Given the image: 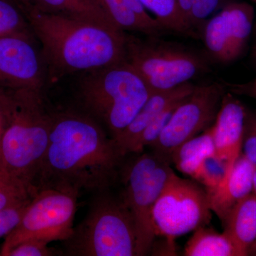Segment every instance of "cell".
<instances>
[{
	"mask_svg": "<svg viewBox=\"0 0 256 256\" xmlns=\"http://www.w3.org/2000/svg\"><path fill=\"white\" fill-rule=\"evenodd\" d=\"M126 158L92 118L72 106L52 107L50 142L35 188L78 196L111 190L120 180Z\"/></svg>",
	"mask_w": 256,
	"mask_h": 256,
	"instance_id": "6da1fadb",
	"label": "cell"
},
{
	"mask_svg": "<svg viewBox=\"0 0 256 256\" xmlns=\"http://www.w3.org/2000/svg\"><path fill=\"white\" fill-rule=\"evenodd\" d=\"M24 13L46 60L50 88L76 74L126 62L127 33L117 26L36 8Z\"/></svg>",
	"mask_w": 256,
	"mask_h": 256,
	"instance_id": "7a4b0ae2",
	"label": "cell"
},
{
	"mask_svg": "<svg viewBox=\"0 0 256 256\" xmlns=\"http://www.w3.org/2000/svg\"><path fill=\"white\" fill-rule=\"evenodd\" d=\"M60 80L69 82V106L92 118L114 140L132 122L152 94L127 62Z\"/></svg>",
	"mask_w": 256,
	"mask_h": 256,
	"instance_id": "3957f363",
	"label": "cell"
},
{
	"mask_svg": "<svg viewBox=\"0 0 256 256\" xmlns=\"http://www.w3.org/2000/svg\"><path fill=\"white\" fill-rule=\"evenodd\" d=\"M6 92L11 107L0 148V170L22 183L34 197L50 142L52 106L46 92Z\"/></svg>",
	"mask_w": 256,
	"mask_h": 256,
	"instance_id": "277c9868",
	"label": "cell"
},
{
	"mask_svg": "<svg viewBox=\"0 0 256 256\" xmlns=\"http://www.w3.org/2000/svg\"><path fill=\"white\" fill-rule=\"evenodd\" d=\"M95 194L84 220L63 242L65 255L138 256L136 224L122 194Z\"/></svg>",
	"mask_w": 256,
	"mask_h": 256,
	"instance_id": "5b68a950",
	"label": "cell"
},
{
	"mask_svg": "<svg viewBox=\"0 0 256 256\" xmlns=\"http://www.w3.org/2000/svg\"><path fill=\"white\" fill-rule=\"evenodd\" d=\"M126 62L144 79L152 92L172 90L210 72L203 56L160 37L127 33Z\"/></svg>",
	"mask_w": 256,
	"mask_h": 256,
	"instance_id": "8992f818",
	"label": "cell"
},
{
	"mask_svg": "<svg viewBox=\"0 0 256 256\" xmlns=\"http://www.w3.org/2000/svg\"><path fill=\"white\" fill-rule=\"evenodd\" d=\"M126 158L120 180L124 185L121 194L136 224L138 256H148L156 238L153 210L166 184L174 174L168 156L154 150Z\"/></svg>",
	"mask_w": 256,
	"mask_h": 256,
	"instance_id": "52a82bcc",
	"label": "cell"
},
{
	"mask_svg": "<svg viewBox=\"0 0 256 256\" xmlns=\"http://www.w3.org/2000/svg\"><path fill=\"white\" fill-rule=\"evenodd\" d=\"M152 217L156 237L170 240L206 226L212 210L206 188L174 173L156 201Z\"/></svg>",
	"mask_w": 256,
	"mask_h": 256,
	"instance_id": "ba28073f",
	"label": "cell"
},
{
	"mask_svg": "<svg viewBox=\"0 0 256 256\" xmlns=\"http://www.w3.org/2000/svg\"><path fill=\"white\" fill-rule=\"evenodd\" d=\"M78 195L42 190L32 198L22 220L5 239L0 256L28 239L48 242L67 240L73 233Z\"/></svg>",
	"mask_w": 256,
	"mask_h": 256,
	"instance_id": "9c48e42d",
	"label": "cell"
},
{
	"mask_svg": "<svg viewBox=\"0 0 256 256\" xmlns=\"http://www.w3.org/2000/svg\"><path fill=\"white\" fill-rule=\"evenodd\" d=\"M226 92L223 82L196 86L180 102L159 139L150 149L170 159L174 150L214 124Z\"/></svg>",
	"mask_w": 256,
	"mask_h": 256,
	"instance_id": "30bf717a",
	"label": "cell"
},
{
	"mask_svg": "<svg viewBox=\"0 0 256 256\" xmlns=\"http://www.w3.org/2000/svg\"><path fill=\"white\" fill-rule=\"evenodd\" d=\"M255 21V10L246 2L232 3L202 24L198 31L210 60L228 64L245 53Z\"/></svg>",
	"mask_w": 256,
	"mask_h": 256,
	"instance_id": "8fae6325",
	"label": "cell"
},
{
	"mask_svg": "<svg viewBox=\"0 0 256 256\" xmlns=\"http://www.w3.org/2000/svg\"><path fill=\"white\" fill-rule=\"evenodd\" d=\"M0 88L48 92V67L36 37H0Z\"/></svg>",
	"mask_w": 256,
	"mask_h": 256,
	"instance_id": "7c38bea8",
	"label": "cell"
},
{
	"mask_svg": "<svg viewBox=\"0 0 256 256\" xmlns=\"http://www.w3.org/2000/svg\"><path fill=\"white\" fill-rule=\"evenodd\" d=\"M246 114V106L234 94L226 92L214 124L216 154L226 164V176L222 183L228 178L242 154Z\"/></svg>",
	"mask_w": 256,
	"mask_h": 256,
	"instance_id": "4fadbf2b",
	"label": "cell"
},
{
	"mask_svg": "<svg viewBox=\"0 0 256 256\" xmlns=\"http://www.w3.org/2000/svg\"><path fill=\"white\" fill-rule=\"evenodd\" d=\"M195 86L188 82L172 90L152 92L132 122L114 140L121 154L124 156L132 154L134 146L144 130L170 106L192 94Z\"/></svg>",
	"mask_w": 256,
	"mask_h": 256,
	"instance_id": "5bb4252c",
	"label": "cell"
},
{
	"mask_svg": "<svg viewBox=\"0 0 256 256\" xmlns=\"http://www.w3.org/2000/svg\"><path fill=\"white\" fill-rule=\"evenodd\" d=\"M256 169L242 153L227 180L214 191L208 193L210 210L222 223L237 203L254 193Z\"/></svg>",
	"mask_w": 256,
	"mask_h": 256,
	"instance_id": "9a60e30c",
	"label": "cell"
},
{
	"mask_svg": "<svg viewBox=\"0 0 256 256\" xmlns=\"http://www.w3.org/2000/svg\"><path fill=\"white\" fill-rule=\"evenodd\" d=\"M112 22L126 33L161 37L169 33L140 0H96Z\"/></svg>",
	"mask_w": 256,
	"mask_h": 256,
	"instance_id": "2e32d148",
	"label": "cell"
},
{
	"mask_svg": "<svg viewBox=\"0 0 256 256\" xmlns=\"http://www.w3.org/2000/svg\"><path fill=\"white\" fill-rule=\"evenodd\" d=\"M222 224L224 233L232 239L240 256L250 255L256 242L255 194H250L237 203Z\"/></svg>",
	"mask_w": 256,
	"mask_h": 256,
	"instance_id": "e0dca14e",
	"label": "cell"
},
{
	"mask_svg": "<svg viewBox=\"0 0 256 256\" xmlns=\"http://www.w3.org/2000/svg\"><path fill=\"white\" fill-rule=\"evenodd\" d=\"M215 154L213 126L174 150L170 156V160L178 172L194 180L204 160Z\"/></svg>",
	"mask_w": 256,
	"mask_h": 256,
	"instance_id": "ac0fdd59",
	"label": "cell"
},
{
	"mask_svg": "<svg viewBox=\"0 0 256 256\" xmlns=\"http://www.w3.org/2000/svg\"><path fill=\"white\" fill-rule=\"evenodd\" d=\"M186 256H240L232 239L206 226L196 229L185 246Z\"/></svg>",
	"mask_w": 256,
	"mask_h": 256,
	"instance_id": "d6986e66",
	"label": "cell"
},
{
	"mask_svg": "<svg viewBox=\"0 0 256 256\" xmlns=\"http://www.w3.org/2000/svg\"><path fill=\"white\" fill-rule=\"evenodd\" d=\"M37 2L38 8H36L46 12L117 26L96 0H37Z\"/></svg>",
	"mask_w": 256,
	"mask_h": 256,
	"instance_id": "ffe728a7",
	"label": "cell"
},
{
	"mask_svg": "<svg viewBox=\"0 0 256 256\" xmlns=\"http://www.w3.org/2000/svg\"><path fill=\"white\" fill-rule=\"evenodd\" d=\"M148 12L169 33L198 40L180 12L176 0H140Z\"/></svg>",
	"mask_w": 256,
	"mask_h": 256,
	"instance_id": "44dd1931",
	"label": "cell"
},
{
	"mask_svg": "<svg viewBox=\"0 0 256 256\" xmlns=\"http://www.w3.org/2000/svg\"><path fill=\"white\" fill-rule=\"evenodd\" d=\"M8 36L36 37L22 9L13 0H0V37Z\"/></svg>",
	"mask_w": 256,
	"mask_h": 256,
	"instance_id": "7402d4cb",
	"label": "cell"
},
{
	"mask_svg": "<svg viewBox=\"0 0 256 256\" xmlns=\"http://www.w3.org/2000/svg\"><path fill=\"white\" fill-rule=\"evenodd\" d=\"M226 164L216 154L207 156L200 166L194 180L200 183L207 193L214 191L226 176Z\"/></svg>",
	"mask_w": 256,
	"mask_h": 256,
	"instance_id": "603a6c76",
	"label": "cell"
},
{
	"mask_svg": "<svg viewBox=\"0 0 256 256\" xmlns=\"http://www.w3.org/2000/svg\"><path fill=\"white\" fill-rule=\"evenodd\" d=\"M33 198L28 188L0 170V210Z\"/></svg>",
	"mask_w": 256,
	"mask_h": 256,
	"instance_id": "cb8c5ba5",
	"label": "cell"
},
{
	"mask_svg": "<svg viewBox=\"0 0 256 256\" xmlns=\"http://www.w3.org/2000/svg\"><path fill=\"white\" fill-rule=\"evenodd\" d=\"M183 100V99H182ZM170 106L168 108L163 111L161 114L148 128L144 130L140 137L139 138L136 146L133 149L132 154H138L146 150V148H150L156 142L162 133L164 131V128L169 124L172 116L174 114L175 109L178 107L180 102Z\"/></svg>",
	"mask_w": 256,
	"mask_h": 256,
	"instance_id": "d4e9b609",
	"label": "cell"
},
{
	"mask_svg": "<svg viewBox=\"0 0 256 256\" xmlns=\"http://www.w3.org/2000/svg\"><path fill=\"white\" fill-rule=\"evenodd\" d=\"M237 1L238 0H196L188 15V25L198 36V31L205 22Z\"/></svg>",
	"mask_w": 256,
	"mask_h": 256,
	"instance_id": "484cf974",
	"label": "cell"
},
{
	"mask_svg": "<svg viewBox=\"0 0 256 256\" xmlns=\"http://www.w3.org/2000/svg\"><path fill=\"white\" fill-rule=\"evenodd\" d=\"M32 198L0 210V238L8 236L18 227Z\"/></svg>",
	"mask_w": 256,
	"mask_h": 256,
	"instance_id": "4316f807",
	"label": "cell"
},
{
	"mask_svg": "<svg viewBox=\"0 0 256 256\" xmlns=\"http://www.w3.org/2000/svg\"><path fill=\"white\" fill-rule=\"evenodd\" d=\"M242 154L256 168V110L246 107Z\"/></svg>",
	"mask_w": 256,
	"mask_h": 256,
	"instance_id": "83f0119b",
	"label": "cell"
},
{
	"mask_svg": "<svg viewBox=\"0 0 256 256\" xmlns=\"http://www.w3.org/2000/svg\"><path fill=\"white\" fill-rule=\"evenodd\" d=\"M50 242L38 239H28L12 249L8 256H52L56 255L48 247Z\"/></svg>",
	"mask_w": 256,
	"mask_h": 256,
	"instance_id": "f1b7e54d",
	"label": "cell"
},
{
	"mask_svg": "<svg viewBox=\"0 0 256 256\" xmlns=\"http://www.w3.org/2000/svg\"><path fill=\"white\" fill-rule=\"evenodd\" d=\"M11 98L9 92L0 88V148L5 128L9 119Z\"/></svg>",
	"mask_w": 256,
	"mask_h": 256,
	"instance_id": "f546056e",
	"label": "cell"
},
{
	"mask_svg": "<svg viewBox=\"0 0 256 256\" xmlns=\"http://www.w3.org/2000/svg\"><path fill=\"white\" fill-rule=\"evenodd\" d=\"M223 82L227 92L235 96H246L256 100V78L252 82L246 84H230Z\"/></svg>",
	"mask_w": 256,
	"mask_h": 256,
	"instance_id": "4dcf8cb0",
	"label": "cell"
},
{
	"mask_svg": "<svg viewBox=\"0 0 256 256\" xmlns=\"http://www.w3.org/2000/svg\"><path fill=\"white\" fill-rule=\"evenodd\" d=\"M178 1V8H180V12L184 18L185 21L188 24V15L192 9L194 4L196 0H176ZM190 26V25H188Z\"/></svg>",
	"mask_w": 256,
	"mask_h": 256,
	"instance_id": "1f68e13d",
	"label": "cell"
},
{
	"mask_svg": "<svg viewBox=\"0 0 256 256\" xmlns=\"http://www.w3.org/2000/svg\"><path fill=\"white\" fill-rule=\"evenodd\" d=\"M22 9L24 12L32 8H38L37 0H13Z\"/></svg>",
	"mask_w": 256,
	"mask_h": 256,
	"instance_id": "d6a6232c",
	"label": "cell"
},
{
	"mask_svg": "<svg viewBox=\"0 0 256 256\" xmlns=\"http://www.w3.org/2000/svg\"><path fill=\"white\" fill-rule=\"evenodd\" d=\"M254 193L256 195V169L255 171V175H254ZM250 255H256V242L252 248Z\"/></svg>",
	"mask_w": 256,
	"mask_h": 256,
	"instance_id": "836d02e7",
	"label": "cell"
},
{
	"mask_svg": "<svg viewBox=\"0 0 256 256\" xmlns=\"http://www.w3.org/2000/svg\"><path fill=\"white\" fill-rule=\"evenodd\" d=\"M252 56H254V62H255L256 66V44L255 46H254V54H252Z\"/></svg>",
	"mask_w": 256,
	"mask_h": 256,
	"instance_id": "e575fe53",
	"label": "cell"
},
{
	"mask_svg": "<svg viewBox=\"0 0 256 256\" xmlns=\"http://www.w3.org/2000/svg\"><path fill=\"white\" fill-rule=\"evenodd\" d=\"M252 2H254L256 3V0H252Z\"/></svg>",
	"mask_w": 256,
	"mask_h": 256,
	"instance_id": "d590c367",
	"label": "cell"
}]
</instances>
